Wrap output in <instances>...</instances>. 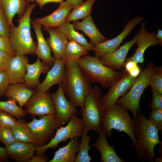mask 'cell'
<instances>
[{
	"mask_svg": "<svg viewBox=\"0 0 162 162\" xmlns=\"http://www.w3.org/2000/svg\"><path fill=\"white\" fill-rule=\"evenodd\" d=\"M26 0L28 3H29V2H33L35 1V0Z\"/></svg>",
	"mask_w": 162,
	"mask_h": 162,
	"instance_id": "49",
	"label": "cell"
},
{
	"mask_svg": "<svg viewBox=\"0 0 162 162\" xmlns=\"http://www.w3.org/2000/svg\"><path fill=\"white\" fill-rule=\"evenodd\" d=\"M83 131L82 119L79 118L76 114H73L71 116L67 125L64 127L61 126L56 129L54 136L47 143L43 146L36 147V154H44L49 148H56L61 142H66L69 139L81 136Z\"/></svg>",
	"mask_w": 162,
	"mask_h": 162,
	"instance_id": "9",
	"label": "cell"
},
{
	"mask_svg": "<svg viewBox=\"0 0 162 162\" xmlns=\"http://www.w3.org/2000/svg\"><path fill=\"white\" fill-rule=\"evenodd\" d=\"M154 65L152 62L148 63L136 79L129 90L116 102L131 111L137 126V113L140 111V98L145 89L149 86L150 76Z\"/></svg>",
	"mask_w": 162,
	"mask_h": 162,
	"instance_id": "7",
	"label": "cell"
},
{
	"mask_svg": "<svg viewBox=\"0 0 162 162\" xmlns=\"http://www.w3.org/2000/svg\"><path fill=\"white\" fill-rule=\"evenodd\" d=\"M65 62L62 59H56L53 65L46 77L35 89L38 92H46L54 85L62 83L65 75Z\"/></svg>",
	"mask_w": 162,
	"mask_h": 162,
	"instance_id": "17",
	"label": "cell"
},
{
	"mask_svg": "<svg viewBox=\"0 0 162 162\" xmlns=\"http://www.w3.org/2000/svg\"><path fill=\"white\" fill-rule=\"evenodd\" d=\"M48 157L44 154L34 155L28 162H48Z\"/></svg>",
	"mask_w": 162,
	"mask_h": 162,
	"instance_id": "44",
	"label": "cell"
},
{
	"mask_svg": "<svg viewBox=\"0 0 162 162\" xmlns=\"http://www.w3.org/2000/svg\"><path fill=\"white\" fill-rule=\"evenodd\" d=\"M137 116L138 133L135 147L136 157L142 161L153 162L154 158L156 157L154 147L162 143L159 140L158 130L140 111Z\"/></svg>",
	"mask_w": 162,
	"mask_h": 162,
	"instance_id": "5",
	"label": "cell"
},
{
	"mask_svg": "<svg viewBox=\"0 0 162 162\" xmlns=\"http://www.w3.org/2000/svg\"><path fill=\"white\" fill-rule=\"evenodd\" d=\"M97 0H86L85 2L73 8L67 17L66 22L84 19L90 15L92 5Z\"/></svg>",
	"mask_w": 162,
	"mask_h": 162,
	"instance_id": "30",
	"label": "cell"
},
{
	"mask_svg": "<svg viewBox=\"0 0 162 162\" xmlns=\"http://www.w3.org/2000/svg\"><path fill=\"white\" fill-rule=\"evenodd\" d=\"M87 134L88 132L84 131L81 136V142L75 162H90L92 159L88 153L91 148L89 143L92 136L88 135Z\"/></svg>",
	"mask_w": 162,
	"mask_h": 162,
	"instance_id": "32",
	"label": "cell"
},
{
	"mask_svg": "<svg viewBox=\"0 0 162 162\" xmlns=\"http://www.w3.org/2000/svg\"><path fill=\"white\" fill-rule=\"evenodd\" d=\"M44 30L49 34L50 37L46 41L53 52V57L55 59H62L68 42L67 38L62 32L56 28L44 27Z\"/></svg>",
	"mask_w": 162,
	"mask_h": 162,
	"instance_id": "22",
	"label": "cell"
},
{
	"mask_svg": "<svg viewBox=\"0 0 162 162\" xmlns=\"http://www.w3.org/2000/svg\"><path fill=\"white\" fill-rule=\"evenodd\" d=\"M29 63L26 56L16 54L6 70L10 84L24 83L26 73V64Z\"/></svg>",
	"mask_w": 162,
	"mask_h": 162,
	"instance_id": "18",
	"label": "cell"
},
{
	"mask_svg": "<svg viewBox=\"0 0 162 162\" xmlns=\"http://www.w3.org/2000/svg\"><path fill=\"white\" fill-rule=\"evenodd\" d=\"M25 109L26 113L40 117L46 115H56V108L50 93L35 91L27 101Z\"/></svg>",
	"mask_w": 162,
	"mask_h": 162,
	"instance_id": "10",
	"label": "cell"
},
{
	"mask_svg": "<svg viewBox=\"0 0 162 162\" xmlns=\"http://www.w3.org/2000/svg\"><path fill=\"white\" fill-rule=\"evenodd\" d=\"M31 23L35 33L38 41L35 53L43 62L50 68H51L56 59L51 56V50L44 37L41 31L42 26L33 20H31Z\"/></svg>",
	"mask_w": 162,
	"mask_h": 162,
	"instance_id": "19",
	"label": "cell"
},
{
	"mask_svg": "<svg viewBox=\"0 0 162 162\" xmlns=\"http://www.w3.org/2000/svg\"><path fill=\"white\" fill-rule=\"evenodd\" d=\"M8 157L5 148L0 146V162L6 161Z\"/></svg>",
	"mask_w": 162,
	"mask_h": 162,
	"instance_id": "46",
	"label": "cell"
},
{
	"mask_svg": "<svg viewBox=\"0 0 162 162\" xmlns=\"http://www.w3.org/2000/svg\"><path fill=\"white\" fill-rule=\"evenodd\" d=\"M66 1L73 8L76 7L83 2V0H66Z\"/></svg>",
	"mask_w": 162,
	"mask_h": 162,
	"instance_id": "47",
	"label": "cell"
},
{
	"mask_svg": "<svg viewBox=\"0 0 162 162\" xmlns=\"http://www.w3.org/2000/svg\"><path fill=\"white\" fill-rule=\"evenodd\" d=\"M124 67L125 70L132 77L137 78L140 74L141 70L137 63L128 59L125 62Z\"/></svg>",
	"mask_w": 162,
	"mask_h": 162,
	"instance_id": "40",
	"label": "cell"
},
{
	"mask_svg": "<svg viewBox=\"0 0 162 162\" xmlns=\"http://www.w3.org/2000/svg\"><path fill=\"white\" fill-rule=\"evenodd\" d=\"M128 110L124 106L116 103L104 110L101 124V132L106 136H112L111 130L123 131L130 138L132 145L135 148L137 143L138 128L134 120L130 117Z\"/></svg>",
	"mask_w": 162,
	"mask_h": 162,
	"instance_id": "2",
	"label": "cell"
},
{
	"mask_svg": "<svg viewBox=\"0 0 162 162\" xmlns=\"http://www.w3.org/2000/svg\"><path fill=\"white\" fill-rule=\"evenodd\" d=\"M64 0H35L40 9H42L44 5L49 3H60Z\"/></svg>",
	"mask_w": 162,
	"mask_h": 162,
	"instance_id": "45",
	"label": "cell"
},
{
	"mask_svg": "<svg viewBox=\"0 0 162 162\" xmlns=\"http://www.w3.org/2000/svg\"><path fill=\"white\" fill-rule=\"evenodd\" d=\"M5 148L9 157L17 162H28L34 155L36 147L32 143L16 141Z\"/></svg>",
	"mask_w": 162,
	"mask_h": 162,
	"instance_id": "20",
	"label": "cell"
},
{
	"mask_svg": "<svg viewBox=\"0 0 162 162\" xmlns=\"http://www.w3.org/2000/svg\"><path fill=\"white\" fill-rule=\"evenodd\" d=\"M58 7L51 14L33 20L44 27L58 28L66 22L67 17L73 7L65 1L60 3Z\"/></svg>",
	"mask_w": 162,
	"mask_h": 162,
	"instance_id": "16",
	"label": "cell"
},
{
	"mask_svg": "<svg viewBox=\"0 0 162 162\" xmlns=\"http://www.w3.org/2000/svg\"><path fill=\"white\" fill-rule=\"evenodd\" d=\"M80 142L77 138L71 139L65 146L60 148L48 162H74L78 152Z\"/></svg>",
	"mask_w": 162,
	"mask_h": 162,
	"instance_id": "25",
	"label": "cell"
},
{
	"mask_svg": "<svg viewBox=\"0 0 162 162\" xmlns=\"http://www.w3.org/2000/svg\"><path fill=\"white\" fill-rule=\"evenodd\" d=\"M156 32L149 33L145 28V23L143 22L141 26L136 42L138 47L134 55L128 59L132 60L137 63H142L144 62V54L149 47L161 44L155 37Z\"/></svg>",
	"mask_w": 162,
	"mask_h": 162,
	"instance_id": "14",
	"label": "cell"
},
{
	"mask_svg": "<svg viewBox=\"0 0 162 162\" xmlns=\"http://www.w3.org/2000/svg\"><path fill=\"white\" fill-rule=\"evenodd\" d=\"M11 129L0 126V142L5 146L16 141Z\"/></svg>",
	"mask_w": 162,
	"mask_h": 162,
	"instance_id": "37",
	"label": "cell"
},
{
	"mask_svg": "<svg viewBox=\"0 0 162 162\" xmlns=\"http://www.w3.org/2000/svg\"><path fill=\"white\" fill-rule=\"evenodd\" d=\"M155 38L159 40L161 44L162 43V30L161 29H158L157 33L155 35Z\"/></svg>",
	"mask_w": 162,
	"mask_h": 162,
	"instance_id": "48",
	"label": "cell"
},
{
	"mask_svg": "<svg viewBox=\"0 0 162 162\" xmlns=\"http://www.w3.org/2000/svg\"><path fill=\"white\" fill-rule=\"evenodd\" d=\"M16 121L13 116L0 110V126L12 129L15 125Z\"/></svg>",
	"mask_w": 162,
	"mask_h": 162,
	"instance_id": "36",
	"label": "cell"
},
{
	"mask_svg": "<svg viewBox=\"0 0 162 162\" xmlns=\"http://www.w3.org/2000/svg\"><path fill=\"white\" fill-rule=\"evenodd\" d=\"M98 134L97 140L91 146L95 148L100 152V162H124L117 154L114 146L108 144L106 136L102 132Z\"/></svg>",
	"mask_w": 162,
	"mask_h": 162,
	"instance_id": "24",
	"label": "cell"
},
{
	"mask_svg": "<svg viewBox=\"0 0 162 162\" xmlns=\"http://www.w3.org/2000/svg\"><path fill=\"white\" fill-rule=\"evenodd\" d=\"M72 24L74 29L83 32L94 46L107 40L97 28L91 15L81 21H73Z\"/></svg>",
	"mask_w": 162,
	"mask_h": 162,
	"instance_id": "23",
	"label": "cell"
},
{
	"mask_svg": "<svg viewBox=\"0 0 162 162\" xmlns=\"http://www.w3.org/2000/svg\"><path fill=\"white\" fill-rule=\"evenodd\" d=\"M149 86L152 89L162 93V67L154 66L150 76Z\"/></svg>",
	"mask_w": 162,
	"mask_h": 162,
	"instance_id": "34",
	"label": "cell"
},
{
	"mask_svg": "<svg viewBox=\"0 0 162 162\" xmlns=\"http://www.w3.org/2000/svg\"><path fill=\"white\" fill-rule=\"evenodd\" d=\"M36 4H28L23 15L19 18V24L10 27L9 38L16 54L26 56L35 53L36 44L31 35V15Z\"/></svg>",
	"mask_w": 162,
	"mask_h": 162,
	"instance_id": "3",
	"label": "cell"
},
{
	"mask_svg": "<svg viewBox=\"0 0 162 162\" xmlns=\"http://www.w3.org/2000/svg\"><path fill=\"white\" fill-rule=\"evenodd\" d=\"M0 110L4 111L17 119L23 118L26 114V111L18 106L14 99H9L5 101H0Z\"/></svg>",
	"mask_w": 162,
	"mask_h": 162,
	"instance_id": "33",
	"label": "cell"
},
{
	"mask_svg": "<svg viewBox=\"0 0 162 162\" xmlns=\"http://www.w3.org/2000/svg\"><path fill=\"white\" fill-rule=\"evenodd\" d=\"M10 26L4 8L0 3V35L8 37Z\"/></svg>",
	"mask_w": 162,
	"mask_h": 162,
	"instance_id": "35",
	"label": "cell"
},
{
	"mask_svg": "<svg viewBox=\"0 0 162 162\" xmlns=\"http://www.w3.org/2000/svg\"><path fill=\"white\" fill-rule=\"evenodd\" d=\"M27 71L24 78V83L29 88L35 90L41 83L39 78L42 74H46L50 68L38 57L34 63L26 64Z\"/></svg>",
	"mask_w": 162,
	"mask_h": 162,
	"instance_id": "21",
	"label": "cell"
},
{
	"mask_svg": "<svg viewBox=\"0 0 162 162\" xmlns=\"http://www.w3.org/2000/svg\"><path fill=\"white\" fill-rule=\"evenodd\" d=\"M27 123L32 143L36 147L47 143L53 137L56 130L60 126L55 115H43L39 119L33 116L32 121Z\"/></svg>",
	"mask_w": 162,
	"mask_h": 162,
	"instance_id": "8",
	"label": "cell"
},
{
	"mask_svg": "<svg viewBox=\"0 0 162 162\" xmlns=\"http://www.w3.org/2000/svg\"><path fill=\"white\" fill-rule=\"evenodd\" d=\"M102 92L97 85L92 86L87 95L83 107L80 108L84 131L94 130L101 132V124L104 110L101 104Z\"/></svg>",
	"mask_w": 162,
	"mask_h": 162,
	"instance_id": "6",
	"label": "cell"
},
{
	"mask_svg": "<svg viewBox=\"0 0 162 162\" xmlns=\"http://www.w3.org/2000/svg\"><path fill=\"white\" fill-rule=\"evenodd\" d=\"M9 80L6 71H0V97L5 95L10 85Z\"/></svg>",
	"mask_w": 162,
	"mask_h": 162,
	"instance_id": "42",
	"label": "cell"
},
{
	"mask_svg": "<svg viewBox=\"0 0 162 162\" xmlns=\"http://www.w3.org/2000/svg\"><path fill=\"white\" fill-rule=\"evenodd\" d=\"M88 51L84 46L72 41H68L62 59L65 62L74 61L77 62L82 57L88 55Z\"/></svg>",
	"mask_w": 162,
	"mask_h": 162,
	"instance_id": "29",
	"label": "cell"
},
{
	"mask_svg": "<svg viewBox=\"0 0 162 162\" xmlns=\"http://www.w3.org/2000/svg\"><path fill=\"white\" fill-rule=\"evenodd\" d=\"M152 100L150 104V109H162V93L156 90L152 89Z\"/></svg>",
	"mask_w": 162,
	"mask_h": 162,
	"instance_id": "41",
	"label": "cell"
},
{
	"mask_svg": "<svg viewBox=\"0 0 162 162\" xmlns=\"http://www.w3.org/2000/svg\"><path fill=\"white\" fill-rule=\"evenodd\" d=\"M56 28L64 34L69 41H74L82 45L88 51L93 50L94 46L88 42L82 34L76 31L73 24L66 22L61 26Z\"/></svg>",
	"mask_w": 162,
	"mask_h": 162,
	"instance_id": "28",
	"label": "cell"
},
{
	"mask_svg": "<svg viewBox=\"0 0 162 162\" xmlns=\"http://www.w3.org/2000/svg\"><path fill=\"white\" fill-rule=\"evenodd\" d=\"M13 57L0 50V71H6Z\"/></svg>",
	"mask_w": 162,
	"mask_h": 162,
	"instance_id": "43",
	"label": "cell"
},
{
	"mask_svg": "<svg viewBox=\"0 0 162 162\" xmlns=\"http://www.w3.org/2000/svg\"><path fill=\"white\" fill-rule=\"evenodd\" d=\"M6 15L10 27L14 25L13 20L15 14L19 18L23 14L28 3L26 0H0Z\"/></svg>",
	"mask_w": 162,
	"mask_h": 162,
	"instance_id": "27",
	"label": "cell"
},
{
	"mask_svg": "<svg viewBox=\"0 0 162 162\" xmlns=\"http://www.w3.org/2000/svg\"><path fill=\"white\" fill-rule=\"evenodd\" d=\"M58 85L57 91L50 95L55 105L56 118L61 126L68 123L73 114H78L79 112L76 107L67 100L61 84Z\"/></svg>",
	"mask_w": 162,
	"mask_h": 162,
	"instance_id": "13",
	"label": "cell"
},
{
	"mask_svg": "<svg viewBox=\"0 0 162 162\" xmlns=\"http://www.w3.org/2000/svg\"><path fill=\"white\" fill-rule=\"evenodd\" d=\"M136 78L131 76L125 69H122L120 78L111 85L107 93L101 97V104L103 109L114 104L118 98L124 95Z\"/></svg>",
	"mask_w": 162,
	"mask_h": 162,
	"instance_id": "11",
	"label": "cell"
},
{
	"mask_svg": "<svg viewBox=\"0 0 162 162\" xmlns=\"http://www.w3.org/2000/svg\"><path fill=\"white\" fill-rule=\"evenodd\" d=\"M137 34L130 41L126 42L116 51L111 53L104 55L99 59L104 65L116 70L122 69L124 66L128 52L131 46L136 42Z\"/></svg>",
	"mask_w": 162,
	"mask_h": 162,
	"instance_id": "15",
	"label": "cell"
},
{
	"mask_svg": "<svg viewBox=\"0 0 162 162\" xmlns=\"http://www.w3.org/2000/svg\"><path fill=\"white\" fill-rule=\"evenodd\" d=\"M143 20L142 17L137 16L130 20L124 26L123 31L115 38L100 42L94 46L93 51L94 55L99 58L117 50L124 39L131 32L134 28Z\"/></svg>",
	"mask_w": 162,
	"mask_h": 162,
	"instance_id": "12",
	"label": "cell"
},
{
	"mask_svg": "<svg viewBox=\"0 0 162 162\" xmlns=\"http://www.w3.org/2000/svg\"><path fill=\"white\" fill-rule=\"evenodd\" d=\"M27 123L23 118H18L15 125L11 130L16 141L32 143Z\"/></svg>",
	"mask_w": 162,
	"mask_h": 162,
	"instance_id": "31",
	"label": "cell"
},
{
	"mask_svg": "<svg viewBox=\"0 0 162 162\" xmlns=\"http://www.w3.org/2000/svg\"><path fill=\"white\" fill-rule=\"evenodd\" d=\"M65 63L64 77L61 84L63 92L75 107L82 108L92 86L77 62L70 61Z\"/></svg>",
	"mask_w": 162,
	"mask_h": 162,
	"instance_id": "1",
	"label": "cell"
},
{
	"mask_svg": "<svg viewBox=\"0 0 162 162\" xmlns=\"http://www.w3.org/2000/svg\"><path fill=\"white\" fill-rule=\"evenodd\" d=\"M35 91L28 88L24 83L10 84L4 95L9 99L15 100L22 108Z\"/></svg>",
	"mask_w": 162,
	"mask_h": 162,
	"instance_id": "26",
	"label": "cell"
},
{
	"mask_svg": "<svg viewBox=\"0 0 162 162\" xmlns=\"http://www.w3.org/2000/svg\"><path fill=\"white\" fill-rule=\"evenodd\" d=\"M80 70L88 81L98 82L105 88H109L118 80L122 72L103 64L96 56L87 55L81 57L77 62Z\"/></svg>",
	"mask_w": 162,
	"mask_h": 162,
	"instance_id": "4",
	"label": "cell"
},
{
	"mask_svg": "<svg viewBox=\"0 0 162 162\" xmlns=\"http://www.w3.org/2000/svg\"><path fill=\"white\" fill-rule=\"evenodd\" d=\"M148 120L158 129L162 130V109H155L152 110L149 115Z\"/></svg>",
	"mask_w": 162,
	"mask_h": 162,
	"instance_id": "38",
	"label": "cell"
},
{
	"mask_svg": "<svg viewBox=\"0 0 162 162\" xmlns=\"http://www.w3.org/2000/svg\"><path fill=\"white\" fill-rule=\"evenodd\" d=\"M0 50L13 56L16 54L8 37L0 35Z\"/></svg>",
	"mask_w": 162,
	"mask_h": 162,
	"instance_id": "39",
	"label": "cell"
}]
</instances>
